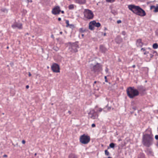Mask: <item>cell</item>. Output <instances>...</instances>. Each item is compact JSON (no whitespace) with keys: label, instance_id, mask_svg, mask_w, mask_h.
<instances>
[{"label":"cell","instance_id":"obj_1","mask_svg":"<svg viewBox=\"0 0 158 158\" xmlns=\"http://www.w3.org/2000/svg\"><path fill=\"white\" fill-rule=\"evenodd\" d=\"M128 7H129V9L131 10L133 13H134L137 15L140 16H144L146 15L144 10H143L142 8L139 7V6L131 5H129L128 6Z\"/></svg>","mask_w":158,"mask_h":158},{"label":"cell","instance_id":"obj_2","mask_svg":"<svg viewBox=\"0 0 158 158\" xmlns=\"http://www.w3.org/2000/svg\"><path fill=\"white\" fill-rule=\"evenodd\" d=\"M127 93L128 96L131 98H134L139 94V92L133 87H129L127 89Z\"/></svg>","mask_w":158,"mask_h":158},{"label":"cell","instance_id":"obj_3","mask_svg":"<svg viewBox=\"0 0 158 158\" xmlns=\"http://www.w3.org/2000/svg\"><path fill=\"white\" fill-rule=\"evenodd\" d=\"M152 142H153V139L151 136L149 135H146L143 136V143L146 146H150L152 144Z\"/></svg>","mask_w":158,"mask_h":158},{"label":"cell","instance_id":"obj_4","mask_svg":"<svg viewBox=\"0 0 158 158\" xmlns=\"http://www.w3.org/2000/svg\"><path fill=\"white\" fill-rule=\"evenodd\" d=\"M80 141L83 144H87L90 141V137L87 134H84L80 137Z\"/></svg>","mask_w":158,"mask_h":158},{"label":"cell","instance_id":"obj_5","mask_svg":"<svg viewBox=\"0 0 158 158\" xmlns=\"http://www.w3.org/2000/svg\"><path fill=\"white\" fill-rule=\"evenodd\" d=\"M85 17L88 19H93L94 17L93 12L89 9H85L84 11Z\"/></svg>","mask_w":158,"mask_h":158},{"label":"cell","instance_id":"obj_6","mask_svg":"<svg viewBox=\"0 0 158 158\" xmlns=\"http://www.w3.org/2000/svg\"><path fill=\"white\" fill-rule=\"evenodd\" d=\"M52 70L54 72L59 73L60 72V67L59 65L56 63H54L52 66Z\"/></svg>","mask_w":158,"mask_h":158},{"label":"cell","instance_id":"obj_7","mask_svg":"<svg viewBox=\"0 0 158 158\" xmlns=\"http://www.w3.org/2000/svg\"><path fill=\"white\" fill-rule=\"evenodd\" d=\"M60 12H61V9L58 6H55L52 10V13L54 15H58L60 14Z\"/></svg>","mask_w":158,"mask_h":158},{"label":"cell","instance_id":"obj_8","mask_svg":"<svg viewBox=\"0 0 158 158\" xmlns=\"http://www.w3.org/2000/svg\"><path fill=\"white\" fill-rule=\"evenodd\" d=\"M96 23L97 22L94 21V20L90 22L89 24V28L91 30H94L95 29V28L96 27Z\"/></svg>","mask_w":158,"mask_h":158},{"label":"cell","instance_id":"obj_9","mask_svg":"<svg viewBox=\"0 0 158 158\" xmlns=\"http://www.w3.org/2000/svg\"><path fill=\"white\" fill-rule=\"evenodd\" d=\"M13 28H18L19 29H21L22 28V24L20 23H18V22H15L14 23L13 25H12Z\"/></svg>","mask_w":158,"mask_h":158},{"label":"cell","instance_id":"obj_10","mask_svg":"<svg viewBox=\"0 0 158 158\" xmlns=\"http://www.w3.org/2000/svg\"><path fill=\"white\" fill-rule=\"evenodd\" d=\"M75 2L77 3L83 4L86 2V0H75Z\"/></svg>","mask_w":158,"mask_h":158},{"label":"cell","instance_id":"obj_11","mask_svg":"<svg viewBox=\"0 0 158 158\" xmlns=\"http://www.w3.org/2000/svg\"><path fill=\"white\" fill-rule=\"evenodd\" d=\"M153 8H154L155 9V12H158V6H157L156 7V6H152L151 7V9H153Z\"/></svg>","mask_w":158,"mask_h":158},{"label":"cell","instance_id":"obj_12","mask_svg":"<svg viewBox=\"0 0 158 158\" xmlns=\"http://www.w3.org/2000/svg\"><path fill=\"white\" fill-rule=\"evenodd\" d=\"M75 8V6L74 5L71 4L69 6V9H73Z\"/></svg>","mask_w":158,"mask_h":158},{"label":"cell","instance_id":"obj_13","mask_svg":"<svg viewBox=\"0 0 158 158\" xmlns=\"http://www.w3.org/2000/svg\"><path fill=\"white\" fill-rule=\"evenodd\" d=\"M153 48H154V49H157V48H158V45L157 44H154V45H153Z\"/></svg>","mask_w":158,"mask_h":158},{"label":"cell","instance_id":"obj_14","mask_svg":"<svg viewBox=\"0 0 158 158\" xmlns=\"http://www.w3.org/2000/svg\"><path fill=\"white\" fill-rule=\"evenodd\" d=\"M115 144L113 143H111L110 145V148H114V147H115Z\"/></svg>","mask_w":158,"mask_h":158},{"label":"cell","instance_id":"obj_15","mask_svg":"<svg viewBox=\"0 0 158 158\" xmlns=\"http://www.w3.org/2000/svg\"><path fill=\"white\" fill-rule=\"evenodd\" d=\"M115 1H116V0H106V1L110 3L113 2H115Z\"/></svg>","mask_w":158,"mask_h":158},{"label":"cell","instance_id":"obj_16","mask_svg":"<svg viewBox=\"0 0 158 158\" xmlns=\"http://www.w3.org/2000/svg\"><path fill=\"white\" fill-rule=\"evenodd\" d=\"M105 154H106V156H108V155H109V153L108 152L107 150H106V151H105Z\"/></svg>","mask_w":158,"mask_h":158},{"label":"cell","instance_id":"obj_17","mask_svg":"<svg viewBox=\"0 0 158 158\" xmlns=\"http://www.w3.org/2000/svg\"><path fill=\"white\" fill-rule=\"evenodd\" d=\"M22 143H23V144H25L26 143V141L23 140V141H22Z\"/></svg>","mask_w":158,"mask_h":158},{"label":"cell","instance_id":"obj_18","mask_svg":"<svg viewBox=\"0 0 158 158\" xmlns=\"http://www.w3.org/2000/svg\"><path fill=\"white\" fill-rule=\"evenodd\" d=\"M156 34L157 36L158 37V29L156 31Z\"/></svg>","mask_w":158,"mask_h":158},{"label":"cell","instance_id":"obj_19","mask_svg":"<svg viewBox=\"0 0 158 158\" xmlns=\"http://www.w3.org/2000/svg\"><path fill=\"white\" fill-rule=\"evenodd\" d=\"M95 127V124H93V125H92V127Z\"/></svg>","mask_w":158,"mask_h":158},{"label":"cell","instance_id":"obj_20","mask_svg":"<svg viewBox=\"0 0 158 158\" xmlns=\"http://www.w3.org/2000/svg\"><path fill=\"white\" fill-rule=\"evenodd\" d=\"M156 138L157 140H158V135H156Z\"/></svg>","mask_w":158,"mask_h":158},{"label":"cell","instance_id":"obj_21","mask_svg":"<svg viewBox=\"0 0 158 158\" xmlns=\"http://www.w3.org/2000/svg\"><path fill=\"white\" fill-rule=\"evenodd\" d=\"M118 23H120L121 22V21H120V20H118Z\"/></svg>","mask_w":158,"mask_h":158},{"label":"cell","instance_id":"obj_22","mask_svg":"<svg viewBox=\"0 0 158 158\" xmlns=\"http://www.w3.org/2000/svg\"><path fill=\"white\" fill-rule=\"evenodd\" d=\"M27 89H28L29 88V86H27Z\"/></svg>","mask_w":158,"mask_h":158},{"label":"cell","instance_id":"obj_23","mask_svg":"<svg viewBox=\"0 0 158 158\" xmlns=\"http://www.w3.org/2000/svg\"><path fill=\"white\" fill-rule=\"evenodd\" d=\"M29 76H31V75L30 74V73H29Z\"/></svg>","mask_w":158,"mask_h":158},{"label":"cell","instance_id":"obj_24","mask_svg":"<svg viewBox=\"0 0 158 158\" xmlns=\"http://www.w3.org/2000/svg\"><path fill=\"white\" fill-rule=\"evenodd\" d=\"M4 157H7V156H4Z\"/></svg>","mask_w":158,"mask_h":158}]
</instances>
